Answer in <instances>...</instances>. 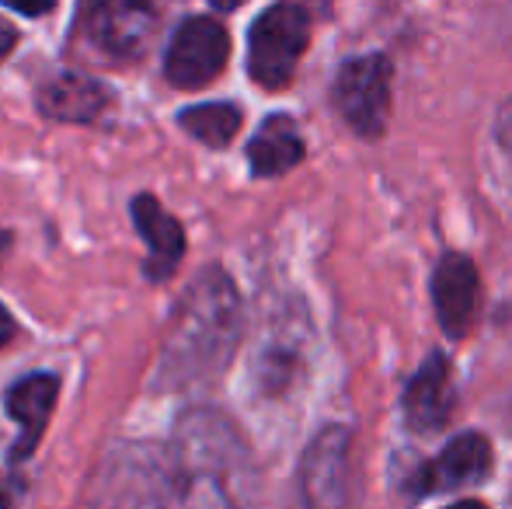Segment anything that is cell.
Returning <instances> with one entry per match:
<instances>
[{"label":"cell","instance_id":"cell-6","mask_svg":"<svg viewBox=\"0 0 512 509\" xmlns=\"http://www.w3.org/2000/svg\"><path fill=\"white\" fill-rule=\"evenodd\" d=\"M157 11L143 4H95L81 14V39L98 60L126 63L147 49Z\"/></svg>","mask_w":512,"mask_h":509},{"label":"cell","instance_id":"cell-5","mask_svg":"<svg viewBox=\"0 0 512 509\" xmlns=\"http://www.w3.org/2000/svg\"><path fill=\"white\" fill-rule=\"evenodd\" d=\"M391 60L380 53L349 60L335 77V105L342 119L366 140H377L391 116Z\"/></svg>","mask_w":512,"mask_h":509},{"label":"cell","instance_id":"cell-13","mask_svg":"<svg viewBox=\"0 0 512 509\" xmlns=\"http://www.w3.org/2000/svg\"><path fill=\"white\" fill-rule=\"evenodd\" d=\"M108 105V91L91 77L63 74L42 84L39 109L42 116L60 119V123H95Z\"/></svg>","mask_w":512,"mask_h":509},{"label":"cell","instance_id":"cell-4","mask_svg":"<svg viewBox=\"0 0 512 509\" xmlns=\"http://www.w3.org/2000/svg\"><path fill=\"white\" fill-rule=\"evenodd\" d=\"M310 42V14L297 4H276L251 25L248 70L265 91H279L293 81Z\"/></svg>","mask_w":512,"mask_h":509},{"label":"cell","instance_id":"cell-19","mask_svg":"<svg viewBox=\"0 0 512 509\" xmlns=\"http://www.w3.org/2000/svg\"><path fill=\"white\" fill-rule=\"evenodd\" d=\"M53 4H14V11H21V14H46Z\"/></svg>","mask_w":512,"mask_h":509},{"label":"cell","instance_id":"cell-8","mask_svg":"<svg viewBox=\"0 0 512 509\" xmlns=\"http://www.w3.org/2000/svg\"><path fill=\"white\" fill-rule=\"evenodd\" d=\"M432 304H436V318L450 339H464L471 332L481 311V279L471 258L460 252L439 258L436 272H432Z\"/></svg>","mask_w":512,"mask_h":509},{"label":"cell","instance_id":"cell-16","mask_svg":"<svg viewBox=\"0 0 512 509\" xmlns=\"http://www.w3.org/2000/svg\"><path fill=\"white\" fill-rule=\"evenodd\" d=\"M182 129L206 147H227L241 129L237 105H192L182 112Z\"/></svg>","mask_w":512,"mask_h":509},{"label":"cell","instance_id":"cell-11","mask_svg":"<svg viewBox=\"0 0 512 509\" xmlns=\"http://www.w3.org/2000/svg\"><path fill=\"white\" fill-rule=\"evenodd\" d=\"M133 220H136V231H140L150 245V258H147V265H143V272H147L154 283H161V279H168L171 272L178 269V262H182V255H185L182 227H178V220L171 217L154 196L133 199Z\"/></svg>","mask_w":512,"mask_h":509},{"label":"cell","instance_id":"cell-17","mask_svg":"<svg viewBox=\"0 0 512 509\" xmlns=\"http://www.w3.org/2000/svg\"><path fill=\"white\" fill-rule=\"evenodd\" d=\"M14 335H18V325H14V318H11V314H7L4 307H0V349H4L7 342L14 339Z\"/></svg>","mask_w":512,"mask_h":509},{"label":"cell","instance_id":"cell-14","mask_svg":"<svg viewBox=\"0 0 512 509\" xmlns=\"http://www.w3.org/2000/svg\"><path fill=\"white\" fill-rule=\"evenodd\" d=\"M56 391H60V384L49 374L25 377V381H18L11 387V394H7V412H11V419L21 426L14 457H28L35 450L42 429H46L49 412H53V405H56Z\"/></svg>","mask_w":512,"mask_h":509},{"label":"cell","instance_id":"cell-7","mask_svg":"<svg viewBox=\"0 0 512 509\" xmlns=\"http://www.w3.org/2000/svg\"><path fill=\"white\" fill-rule=\"evenodd\" d=\"M230 56V35L216 18H189L175 32L164 60V74L175 88L196 91L206 88L220 70L227 67Z\"/></svg>","mask_w":512,"mask_h":509},{"label":"cell","instance_id":"cell-9","mask_svg":"<svg viewBox=\"0 0 512 509\" xmlns=\"http://www.w3.org/2000/svg\"><path fill=\"white\" fill-rule=\"evenodd\" d=\"M307 509H342L349 492V429L328 426L307 447L300 471Z\"/></svg>","mask_w":512,"mask_h":509},{"label":"cell","instance_id":"cell-1","mask_svg":"<svg viewBox=\"0 0 512 509\" xmlns=\"http://www.w3.org/2000/svg\"><path fill=\"white\" fill-rule=\"evenodd\" d=\"M241 335V300L220 269H209L182 297L168 332L164 367L175 381H203L230 360Z\"/></svg>","mask_w":512,"mask_h":509},{"label":"cell","instance_id":"cell-22","mask_svg":"<svg viewBox=\"0 0 512 509\" xmlns=\"http://www.w3.org/2000/svg\"><path fill=\"white\" fill-rule=\"evenodd\" d=\"M0 509H7V492H4V482H0Z\"/></svg>","mask_w":512,"mask_h":509},{"label":"cell","instance_id":"cell-18","mask_svg":"<svg viewBox=\"0 0 512 509\" xmlns=\"http://www.w3.org/2000/svg\"><path fill=\"white\" fill-rule=\"evenodd\" d=\"M14 42H18V35H14V28L7 25V21H0V60H4V56L11 53Z\"/></svg>","mask_w":512,"mask_h":509},{"label":"cell","instance_id":"cell-20","mask_svg":"<svg viewBox=\"0 0 512 509\" xmlns=\"http://www.w3.org/2000/svg\"><path fill=\"white\" fill-rule=\"evenodd\" d=\"M446 509H485L478 503V499H464V503H453V506H446Z\"/></svg>","mask_w":512,"mask_h":509},{"label":"cell","instance_id":"cell-2","mask_svg":"<svg viewBox=\"0 0 512 509\" xmlns=\"http://www.w3.org/2000/svg\"><path fill=\"white\" fill-rule=\"evenodd\" d=\"M178 475L192 503L213 496L209 509H241V485L248 475V454L237 433L216 412H196L178 433Z\"/></svg>","mask_w":512,"mask_h":509},{"label":"cell","instance_id":"cell-3","mask_svg":"<svg viewBox=\"0 0 512 509\" xmlns=\"http://www.w3.org/2000/svg\"><path fill=\"white\" fill-rule=\"evenodd\" d=\"M171 464L147 443H122L108 450L91 482V509H168Z\"/></svg>","mask_w":512,"mask_h":509},{"label":"cell","instance_id":"cell-12","mask_svg":"<svg viewBox=\"0 0 512 509\" xmlns=\"http://www.w3.org/2000/svg\"><path fill=\"white\" fill-rule=\"evenodd\" d=\"M488 468H492V443L481 433H464L446 443L443 454L429 464L425 489H436V492L467 489V485L485 482Z\"/></svg>","mask_w":512,"mask_h":509},{"label":"cell","instance_id":"cell-15","mask_svg":"<svg viewBox=\"0 0 512 509\" xmlns=\"http://www.w3.org/2000/svg\"><path fill=\"white\" fill-rule=\"evenodd\" d=\"M248 161L255 168V175L262 178L283 175V171L297 168L304 161V140H300L297 123L290 116L265 119L248 147Z\"/></svg>","mask_w":512,"mask_h":509},{"label":"cell","instance_id":"cell-21","mask_svg":"<svg viewBox=\"0 0 512 509\" xmlns=\"http://www.w3.org/2000/svg\"><path fill=\"white\" fill-rule=\"evenodd\" d=\"M7 245H11V238H7V234L0 231V262H4V252H7Z\"/></svg>","mask_w":512,"mask_h":509},{"label":"cell","instance_id":"cell-10","mask_svg":"<svg viewBox=\"0 0 512 509\" xmlns=\"http://www.w3.org/2000/svg\"><path fill=\"white\" fill-rule=\"evenodd\" d=\"M453 412V374L443 356H429L405 387V415L415 433H432Z\"/></svg>","mask_w":512,"mask_h":509}]
</instances>
